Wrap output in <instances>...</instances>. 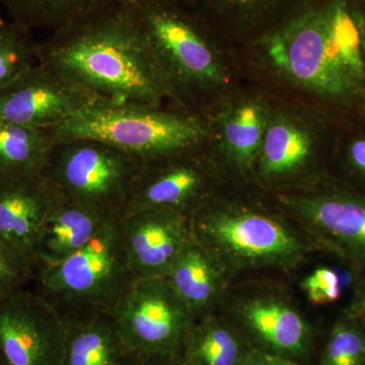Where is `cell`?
<instances>
[{"instance_id": "cell-27", "label": "cell", "mask_w": 365, "mask_h": 365, "mask_svg": "<svg viewBox=\"0 0 365 365\" xmlns=\"http://www.w3.org/2000/svg\"><path fill=\"white\" fill-rule=\"evenodd\" d=\"M35 278L36 271L0 242V300L25 289Z\"/></svg>"}, {"instance_id": "cell-34", "label": "cell", "mask_w": 365, "mask_h": 365, "mask_svg": "<svg viewBox=\"0 0 365 365\" xmlns=\"http://www.w3.org/2000/svg\"><path fill=\"white\" fill-rule=\"evenodd\" d=\"M356 2L359 4V6L361 7V9L365 11V0H356Z\"/></svg>"}, {"instance_id": "cell-8", "label": "cell", "mask_w": 365, "mask_h": 365, "mask_svg": "<svg viewBox=\"0 0 365 365\" xmlns=\"http://www.w3.org/2000/svg\"><path fill=\"white\" fill-rule=\"evenodd\" d=\"M271 63L295 83L341 102L354 100L327 52L319 0L262 37Z\"/></svg>"}, {"instance_id": "cell-22", "label": "cell", "mask_w": 365, "mask_h": 365, "mask_svg": "<svg viewBox=\"0 0 365 365\" xmlns=\"http://www.w3.org/2000/svg\"><path fill=\"white\" fill-rule=\"evenodd\" d=\"M252 348L237 327L215 312L195 319L180 354L188 365H237Z\"/></svg>"}, {"instance_id": "cell-28", "label": "cell", "mask_w": 365, "mask_h": 365, "mask_svg": "<svg viewBox=\"0 0 365 365\" xmlns=\"http://www.w3.org/2000/svg\"><path fill=\"white\" fill-rule=\"evenodd\" d=\"M307 299L314 304H328L337 302L341 292L340 278L335 270L328 267L314 269L302 282Z\"/></svg>"}, {"instance_id": "cell-29", "label": "cell", "mask_w": 365, "mask_h": 365, "mask_svg": "<svg viewBox=\"0 0 365 365\" xmlns=\"http://www.w3.org/2000/svg\"><path fill=\"white\" fill-rule=\"evenodd\" d=\"M346 165L355 177L365 182V136L353 138L346 148Z\"/></svg>"}, {"instance_id": "cell-33", "label": "cell", "mask_w": 365, "mask_h": 365, "mask_svg": "<svg viewBox=\"0 0 365 365\" xmlns=\"http://www.w3.org/2000/svg\"><path fill=\"white\" fill-rule=\"evenodd\" d=\"M269 365H300L295 360L284 359V357L274 356V355L265 354Z\"/></svg>"}, {"instance_id": "cell-25", "label": "cell", "mask_w": 365, "mask_h": 365, "mask_svg": "<svg viewBox=\"0 0 365 365\" xmlns=\"http://www.w3.org/2000/svg\"><path fill=\"white\" fill-rule=\"evenodd\" d=\"M39 49L32 31L13 21H0V91L39 62Z\"/></svg>"}, {"instance_id": "cell-21", "label": "cell", "mask_w": 365, "mask_h": 365, "mask_svg": "<svg viewBox=\"0 0 365 365\" xmlns=\"http://www.w3.org/2000/svg\"><path fill=\"white\" fill-rule=\"evenodd\" d=\"M267 125L265 108L256 100L244 101L218 116L220 150L241 174H248L257 167Z\"/></svg>"}, {"instance_id": "cell-23", "label": "cell", "mask_w": 365, "mask_h": 365, "mask_svg": "<svg viewBox=\"0 0 365 365\" xmlns=\"http://www.w3.org/2000/svg\"><path fill=\"white\" fill-rule=\"evenodd\" d=\"M314 139L306 129L287 118L268 121L257 170L267 181L294 176L307 167L313 155Z\"/></svg>"}, {"instance_id": "cell-16", "label": "cell", "mask_w": 365, "mask_h": 365, "mask_svg": "<svg viewBox=\"0 0 365 365\" xmlns=\"http://www.w3.org/2000/svg\"><path fill=\"white\" fill-rule=\"evenodd\" d=\"M165 278L195 319L218 312L227 299V271L195 239L182 250Z\"/></svg>"}, {"instance_id": "cell-15", "label": "cell", "mask_w": 365, "mask_h": 365, "mask_svg": "<svg viewBox=\"0 0 365 365\" xmlns=\"http://www.w3.org/2000/svg\"><path fill=\"white\" fill-rule=\"evenodd\" d=\"M60 196L42 175L0 176V242L38 272L41 228Z\"/></svg>"}, {"instance_id": "cell-9", "label": "cell", "mask_w": 365, "mask_h": 365, "mask_svg": "<svg viewBox=\"0 0 365 365\" xmlns=\"http://www.w3.org/2000/svg\"><path fill=\"white\" fill-rule=\"evenodd\" d=\"M66 319L26 287L0 300V365H61Z\"/></svg>"}, {"instance_id": "cell-19", "label": "cell", "mask_w": 365, "mask_h": 365, "mask_svg": "<svg viewBox=\"0 0 365 365\" xmlns=\"http://www.w3.org/2000/svg\"><path fill=\"white\" fill-rule=\"evenodd\" d=\"M182 7L213 26L263 28V36L299 14L316 0H177ZM262 36V37H263Z\"/></svg>"}, {"instance_id": "cell-1", "label": "cell", "mask_w": 365, "mask_h": 365, "mask_svg": "<svg viewBox=\"0 0 365 365\" xmlns=\"http://www.w3.org/2000/svg\"><path fill=\"white\" fill-rule=\"evenodd\" d=\"M39 61L103 100L163 106L173 98L130 0L40 43Z\"/></svg>"}, {"instance_id": "cell-3", "label": "cell", "mask_w": 365, "mask_h": 365, "mask_svg": "<svg viewBox=\"0 0 365 365\" xmlns=\"http://www.w3.org/2000/svg\"><path fill=\"white\" fill-rule=\"evenodd\" d=\"M49 130L55 140L95 139L143 163L202 151L210 138L207 124L193 113L103 98Z\"/></svg>"}, {"instance_id": "cell-5", "label": "cell", "mask_w": 365, "mask_h": 365, "mask_svg": "<svg viewBox=\"0 0 365 365\" xmlns=\"http://www.w3.org/2000/svg\"><path fill=\"white\" fill-rule=\"evenodd\" d=\"M173 100L193 102L227 83L209 29L177 0H130Z\"/></svg>"}, {"instance_id": "cell-11", "label": "cell", "mask_w": 365, "mask_h": 365, "mask_svg": "<svg viewBox=\"0 0 365 365\" xmlns=\"http://www.w3.org/2000/svg\"><path fill=\"white\" fill-rule=\"evenodd\" d=\"M98 100L91 91L39 61L0 91V121L53 129Z\"/></svg>"}, {"instance_id": "cell-12", "label": "cell", "mask_w": 365, "mask_h": 365, "mask_svg": "<svg viewBox=\"0 0 365 365\" xmlns=\"http://www.w3.org/2000/svg\"><path fill=\"white\" fill-rule=\"evenodd\" d=\"M230 321L256 349L284 359L306 356L313 331L306 318L284 294L258 290L241 295L230 307Z\"/></svg>"}, {"instance_id": "cell-31", "label": "cell", "mask_w": 365, "mask_h": 365, "mask_svg": "<svg viewBox=\"0 0 365 365\" xmlns=\"http://www.w3.org/2000/svg\"><path fill=\"white\" fill-rule=\"evenodd\" d=\"M140 365H188L181 354L141 360Z\"/></svg>"}, {"instance_id": "cell-32", "label": "cell", "mask_w": 365, "mask_h": 365, "mask_svg": "<svg viewBox=\"0 0 365 365\" xmlns=\"http://www.w3.org/2000/svg\"><path fill=\"white\" fill-rule=\"evenodd\" d=\"M237 365H269L265 353L252 348L248 354L242 359V361Z\"/></svg>"}, {"instance_id": "cell-13", "label": "cell", "mask_w": 365, "mask_h": 365, "mask_svg": "<svg viewBox=\"0 0 365 365\" xmlns=\"http://www.w3.org/2000/svg\"><path fill=\"white\" fill-rule=\"evenodd\" d=\"M200 153L143 163L125 212L170 209L191 217L212 196V170Z\"/></svg>"}, {"instance_id": "cell-4", "label": "cell", "mask_w": 365, "mask_h": 365, "mask_svg": "<svg viewBox=\"0 0 365 365\" xmlns=\"http://www.w3.org/2000/svg\"><path fill=\"white\" fill-rule=\"evenodd\" d=\"M121 216L111 218L83 248L57 265L40 269L35 290L64 319L112 313L135 280L122 240Z\"/></svg>"}, {"instance_id": "cell-7", "label": "cell", "mask_w": 365, "mask_h": 365, "mask_svg": "<svg viewBox=\"0 0 365 365\" xmlns=\"http://www.w3.org/2000/svg\"><path fill=\"white\" fill-rule=\"evenodd\" d=\"M111 314L143 360L180 354L195 322L165 277L135 278Z\"/></svg>"}, {"instance_id": "cell-14", "label": "cell", "mask_w": 365, "mask_h": 365, "mask_svg": "<svg viewBox=\"0 0 365 365\" xmlns=\"http://www.w3.org/2000/svg\"><path fill=\"white\" fill-rule=\"evenodd\" d=\"M127 262L134 278L165 277L194 239L191 217L170 209H140L120 220Z\"/></svg>"}, {"instance_id": "cell-6", "label": "cell", "mask_w": 365, "mask_h": 365, "mask_svg": "<svg viewBox=\"0 0 365 365\" xmlns=\"http://www.w3.org/2000/svg\"><path fill=\"white\" fill-rule=\"evenodd\" d=\"M143 162L88 138L55 140L42 176L61 198L107 218L124 215Z\"/></svg>"}, {"instance_id": "cell-10", "label": "cell", "mask_w": 365, "mask_h": 365, "mask_svg": "<svg viewBox=\"0 0 365 365\" xmlns=\"http://www.w3.org/2000/svg\"><path fill=\"white\" fill-rule=\"evenodd\" d=\"M280 203L314 244L365 271V196L334 190L282 196Z\"/></svg>"}, {"instance_id": "cell-24", "label": "cell", "mask_w": 365, "mask_h": 365, "mask_svg": "<svg viewBox=\"0 0 365 365\" xmlns=\"http://www.w3.org/2000/svg\"><path fill=\"white\" fill-rule=\"evenodd\" d=\"M54 143L49 129L0 121V176L42 174Z\"/></svg>"}, {"instance_id": "cell-35", "label": "cell", "mask_w": 365, "mask_h": 365, "mask_svg": "<svg viewBox=\"0 0 365 365\" xmlns=\"http://www.w3.org/2000/svg\"><path fill=\"white\" fill-rule=\"evenodd\" d=\"M1 20H2V19H1V18H0V21H1Z\"/></svg>"}, {"instance_id": "cell-18", "label": "cell", "mask_w": 365, "mask_h": 365, "mask_svg": "<svg viewBox=\"0 0 365 365\" xmlns=\"http://www.w3.org/2000/svg\"><path fill=\"white\" fill-rule=\"evenodd\" d=\"M109 220L111 218L60 197L38 237V271L57 265L83 248Z\"/></svg>"}, {"instance_id": "cell-20", "label": "cell", "mask_w": 365, "mask_h": 365, "mask_svg": "<svg viewBox=\"0 0 365 365\" xmlns=\"http://www.w3.org/2000/svg\"><path fill=\"white\" fill-rule=\"evenodd\" d=\"M126 0H0L14 23L29 30L66 32L111 13Z\"/></svg>"}, {"instance_id": "cell-30", "label": "cell", "mask_w": 365, "mask_h": 365, "mask_svg": "<svg viewBox=\"0 0 365 365\" xmlns=\"http://www.w3.org/2000/svg\"><path fill=\"white\" fill-rule=\"evenodd\" d=\"M345 311L365 323V278L355 285L351 302Z\"/></svg>"}, {"instance_id": "cell-17", "label": "cell", "mask_w": 365, "mask_h": 365, "mask_svg": "<svg viewBox=\"0 0 365 365\" xmlns=\"http://www.w3.org/2000/svg\"><path fill=\"white\" fill-rule=\"evenodd\" d=\"M66 319L61 365H140L143 359L125 339L111 313Z\"/></svg>"}, {"instance_id": "cell-26", "label": "cell", "mask_w": 365, "mask_h": 365, "mask_svg": "<svg viewBox=\"0 0 365 365\" xmlns=\"http://www.w3.org/2000/svg\"><path fill=\"white\" fill-rule=\"evenodd\" d=\"M321 365H365V323L343 312L329 332Z\"/></svg>"}, {"instance_id": "cell-2", "label": "cell", "mask_w": 365, "mask_h": 365, "mask_svg": "<svg viewBox=\"0 0 365 365\" xmlns=\"http://www.w3.org/2000/svg\"><path fill=\"white\" fill-rule=\"evenodd\" d=\"M191 227L230 278L261 269L292 270L314 249L302 230L282 218L212 196L191 215Z\"/></svg>"}]
</instances>
